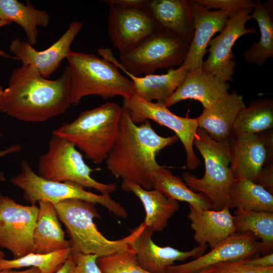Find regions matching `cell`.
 Here are the masks:
<instances>
[{
	"label": "cell",
	"instance_id": "1",
	"mask_svg": "<svg viewBox=\"0 0 273 273\" xmlns=\"http://www.w3.org/2000/svg\"><path fill=\"white\" fill-rule=\"evenodd\" d=\"M69 66L58 78L49 80L34 67L14 69L0 98V111L26 122H42L65 113L71 106Z\"/></svg>",
	"mask_w": 273,
	"mask_h": 273
},
{
	"label": "cell",
	"instance_id": "2",
	"mask_svg": "<svg viewBox=\"0 0 273 273\" xmlns=\"http://www.w3.org/2000/svg\"><path fill=\"white\" fill-rule=\"evenodd\" d=\"M178 140L175 134H158L149 120L139 125L134 124L122 107L118 135L105 161L107 169L116 178L151 190L155 173L161 167L156 159L157 155Z\"/></svg>",
	"mask_w": 273,
	"mask_h": 273
},
{
	"label": "cell",
	"instance_id": "3",
	"mask_svg": "<svg viewBox=\"0 0 273 273\" xmlns=\"http://www.w3.org/2000/svg\"><path fill=\"white\" fill-rule=\"evenodd\" d=\"M122 107L114 102L83 111L52 134L65 138L96 164L105 161L117 139Z\"/></svg>",
	"mask_w": 273,
	"mask_h": 273
},
{
	"label": "cell",
	"instance_id": "4",
	"mask_svg": "<svg viewBox=\"0 0 273 273\" xmlns=\"http://www.w3.org/2000/svg\"><path fill=\"white\" fill-rule=\"evenodd\" d=\"M66 59L71 75V105H78L83 97L90 95L106 100L116 96L128 98L134 95L131 80L121 74L118 67L108 60L92 54L72 51Z\"/></svg>",
	"mask_w": 273,
	"mask_h": 273
},
{
	"label": "cell",
	"instance_id": "5",
	"mask_svg": "<svg viewBox=\"0 0 273 273\" xmlns=\"http://www.w3.org/2000/svg\"><path fill=\"white\" fill-rule=\"evenodd\" d=\"M53 204L59 220L64 224L70 237L71 252L99 257L131 248L129 242L134 236L133 230L127 236L112 241L98 230L94 219L101 217L95 203L67 199Z\"/></svg>",
	"mask_w": 273,
	"mask_h": 273
},
{
	"label": "cell",
	"instance_id": "6",
	"mask_svg": "<svg viewBox=\"0 0 273 273\" xmlns=\"http://www.w3.org/2000/svg\"><path fill=\"white\" fill-rule=\"evenodd\" d=\"M193 145L204 159L205 174L198 178L184 172L181 174L183 181L194 192L204 194L210 201L213 210H220L224 207L230 208L229 192L235 179L230 167V140L216 141L198 127Z\"/></svg>",
	"mask_w": 273,
	"mask_h": 273
},
{
	"label": "cell",
	"instance_id": "7",
	"mask_svg": "<svg viewBox=\"0 0 273 273\" xmlns=\"http://www.w3.org/2000/svg\"><path fill=\"white\" fill-rule=\"evenodd\" d=\"M10 181L23 191V198L30 205H35L40 201L54 204L67 199H78L101 204L122 218L127 216L124 208L113 200L110 194H96L71 181L56 182L45 179L35 173L25 160L21 161V172L11 178Z\"/></svg>",
	"mask_w": 273,
	"mask_h": 273
},
{
	"label": "cell",
	"instance_id": "8",
	"mask_svg": "<svg viewBox=\"0 0 273 273\" xmlns=\"http://www.w3.org/2000/svg\"><path fill=\"white\" fill-rule=\"evenodd\" d=\"M94 170L85 163L82 155L72 142L53 134L47 152L39 156L38 162V175L45 179L71 181L102 194L115 191L116 184H104L94 179L90 175Z\"/></svg>",
	"mask_w": 273,
	"mask_h": 273
},
{
	"label": "cell",
	"instance_id": "9",
	"mask_svg": "<svg viewBox=\"0 0 273 273\" xmlns=\"http://www.w3.org/2000/svg\"><path fill=\"white\" fill-rule=\"evenodd\" d=\"M189 46L177 35L161 28L120 55V64L135 76L152 74L159 69L168 71L183 63Z\"/></svg>",
	"mask_w": 273,
	"mask_h": 273
},
{
	"label": "cell",
	"instance_id": "10",
	"mask_svg": "<svg viewBox=\"0 0 273 273\" xmlns=\"http://www.w3.org/2000/svg\"><path fill=\"white\" fill-rule=\"evenodd\" d=\"M122 107L136 125L151 120L173 130L185 148L187 169L193 170L200 165V161L193 147L198 128L196 118L179 116L171 112L163 103L147 101L135 95L123 98Z\"/></svg>",
	"mask_w": 273,
	"mask_h": 273
},
{
	"label": "cell",
	"instance_id": "11",
	"mask_svg": "<svg viewBox=\"0 0 273 273\" xmlns=\"http://www.w3.org/2000/svg\"><path fill=\"white\" fill-rule=\"evenodd\" d=\"M38 211L35 205L18 204L0 192V247L10 251L14 259L32 252Z\"/></svg>",
	"mask_w": 273,
	"mask_h": 273
},
{
	"label": "cell",
	"instance_id": "12",
	"mask_svg": "<svg viewBox=\"0 0 273 273\" xmlns=\"http://www.w3.org/2000/svg\"><path fill=\"white\" fill-rule=\"evenodd\" d=\"M252 10V8H243L236 11L229 18L219 34L211 39L208 45L209 56L203 62V70L226 82L233 80L236 67L232 49L234 45L240 37L257 33L254 28L246 27Z\"/></svg>",
	"mask_w": 273,
	"mask_h": 273
},
{
	"label": "cell",
	"instance_id": "13",
	"mask_svg": "<svg viewBox=\"0 0 273 273\" xmlns=\"http://www.w3.org/2000/svg\"><path fill=\"white\" fill-rule=\"evenodd\" d=\"M230 167L235 179L255 183L263 168L273 164V132L242 133L230 139Z\"/></svg>",
	"mask_w": 273,
	"mask_h": 273
},
{
	"label": "cell",
	"instance_id": "14",
	"mask_svg": "<svg viewBox=\"0 0 273 273\" xmlns=\"http://www.w3.org/2000/svg\"><path fill=\"white\" fill-rule=\"evenodd\" d=\"M108 32L120 55H123L161 28L144 8L109 6Z\"/></svg>",
	"mask_w": 273,
	"mask_h": 273
},
{
	"label": "cell",
	"instance_id": "15",
	"mask_svg": "<svg viewBox=\"0 0 273 273\" xmlns=\"http://www.w3.org/2000/svg\"><path fill=\"white\" fill-rule=\"evenodd\" d=\"M257 240L249 233H236L206 254L189 262L171 265L166 273H195L219 263L264 255V247Z\"/></svg>",
	"mask_w": 273,
	"mask_h": 273
},
{
	"label": "cell",
	"instance_id": "16",
	"mask_svg": "<svg viewBox=\"0 0 273 273\" xmlns=\"http://www.w3.org/2000/svg\"><path fill=\"white\" fill-rule=\"evenodd\" d=\"M129 242L139 265L151 273H166L176 261L196 258L204 254L207 245H199L190 251H183L170 246L161 247L152 239L153 232L144 222L133 230Z\"/></svg>",
	"mask_w": 273,
	"mask_h": 273
},
{
	"label": "cell",
	"instance_id": "17",
	"mask_svg": "<svg viewBox=\"0 0 273 273\" xmlns=\"http://www.w3.org/2000/svg\"><path fill=\"white\" fill-rule=\"evenodd\" d=\"M83 25L79 21L70 23L65 32L45 50L37 51L27 41L15 38L10 44V51L22 64L34 67L42 77L47 79L60 67L61 61L66 58L71 51V44Z\"/></svg>",
	"mask_w": 273,
	"mask_h": 273
},
{
	"label": "cell",
	"instance_id": "18",
	"mask_svg": "<svg viewBox=\"0 0 273 273\" xmlns=\"http://www.w3.org/2000/svg\"><path fill=\"white\" fill-rule=\"evenodd\" d=\"M191 7L194 34L181 64L188 71L201 68L208 43L215 33L221 32L229 18L236 12L210 11L193 0Z\"/></svg>",
	"mask_w": 273,
	"mask_h": 273
},
{
	"label": "cell",
	"instance_id": "19",
	"mask_svg": "<svg viewBox=\"0 0 273 273\" xmlns=\"http://www.w3.org/2000/svg\"><path fill=\"white\" fill-rule=\"evenodd\" d=\"M98 53L102 58L114 64L131 78L134 95L149 102L156 100L164 104L182 83L188 71L181 65L177 69L168 70L165 74L135 76L123 68L110 49L100 48Z\"/></svg>",
	"mask_w": 273,
	"mask_h": 273
},
{
	"label": "cell",
	"instance_id": "20",
	"mask_svg": "<svg viewBox=\"0 0 273 273\" xmlns=\"http://www.w3.org/2000/svg\"><path fill=\"white\" fill-rule=\"evenodd\" d=\"M230 88L228 82L198 68L188 71L182 83L164 104L169 108L181 101L192 99L199 101L206 108L228 93Z\"/></svg>",
	"mask_w": 273,
	"mask_h": 273
},
{
	"label": "cell",
	"instance_id": "21",
	"mask_svg": "<svg viewBox=\"0 0 273 273\" xmlns=\"http://www.w3.org/2000/svg\"><path fill=\"white\" fill-rule=\"evenodd\" d=\"M245 107L242 95L235 90L228 92L210 106L204 108L201 114L196 118L198 127L216 141L229 140L237 116Z\"/></svg>",
	"mask_w": 273,
	"mask_h": 273
},
{
	"label": "cell",
	"instance_id": "22",
	"mask_svg": "<svg viewBox=\"0 0 273 273\" xmlns=\"http://www.w3.org/2000/svg\"><path fill=\"white\" fill-rule=\"evenodd\" d=\"M189 209L188 217L194 232V239L199 245L208 244L212 249L236 233L234 215L228 207L214 210L189 206Z\"/></svg>",
	"mask_w": 273,
	"mask_h": 273
},
{
	"label": "cell",
	"instance_id": "23",
	"mask_svg": "<svg viewBox=\"0 0 273 273\" xmlns=\"http://www.w3.org/2000/svg\"><path fill=\"white\" fill-rule=\"evenodd\" d=\"M146 8L161 28L190 44L194 34L191 1L148 0Z\"/></svg>",
	"mask_w": 273,
	"mask_h": 273
},
{
	"label": "cell",
	"instance_id": "24",
	"mask_svg": "<svg viewBox=\"0 0 273 273\" xmlns=\"http://www.w3.org/2000/svg\"><path fill=\"white\" fill-rule=\"evenodd\" d=\"M121 189L132 192L142 202L146 212L144 224L153 232H160L167 225L168 220L178 210V201L166 197L159 191L146 190L139 185L122 180Z\"/></svg>",
	"mask_w": 273,
	"mask_h": 273
},
{
	"label": "cell",
	"instance_id": "25",
	"mask_svg": "<svg viewBox=\"0 0 273 273\" xmlns=\"http://www.w3.org/2000/svg\"><path fill=\"white\" fill-rule=\"evenodd\" d=\"M38 203L32 252L44 254L70 248V241L65 238L53 203L46 201Z\"/></svg>",
	"mask_w": 273,
	"mask_h": 273
},
{
	"label": "cell",
	"instance_id": "26",
	"mask_svg": "<svg viewBox=\"0 0 273 273\" xmlns=\"http://www.w3.org/2000/svg\"><path fill=\"white\" fill-rule=\"evenodd\" d=\"M272 1L262 4L257 1L256 6L250 14L255 20L260 32V40L253 43L243 54L247 64L261 67L269 58L273 57V7Z\"/></svg>",
	"mask_w": 273,
	"mask_h": 273
},
{
	"label": "cell",
	"instance_id": "27",
	"mask_svg": "<svg viewBox=\"0 0 273 273\" xmlns=\"http://www.w3.org/2000/svg\"><path fill=\"white\" fill-rule=\"evenodd\" d=\"M0 19L20 25L32 46L37 42V27L46 28L50 21L47 11L36 9L29 1L25 5L17 0H0Z\"/></svg>",
	"mask_w": 273,
	"mask_h": 273
},
{
	"label": "cell",
	"instance_id": "28",
	"mask_svg": "<svg viewBox=\"0 0 273 273\" xmlns=\"http://www.w3.org/2000/svg\"><path fill=\"white\" fill-rule=\"evenodd\" d=\"M153 189L159 191L169 199L187 202L194 208L213 209L210 201L204 194L192 191L181 178L164 166L156 170Z\"/></svg>",
	"mask_w": 273,
	"mask_h": 273
},
{
	"label": "cell",
	"instance_id": "29",
	"mask_svg": "<svg viewBox=\"0 0 273 273\" xmlns=\"http://www.w3.org/2000/svg\"><path fill=\"white\" fill-rule=\"evenodd\" d=\"M230 208L273 212V195L247 179H234L229 192Z\"/></svg>",
	"mask_w": 273,
	"mask_h": 273
},
{
	"label": "cell",
	"instance_id": "30",
	"mask_svg": "<svg viewBox=\"0 0 273 273\" xmlns=\"http://www.w3.org/2000/svg\"><path fill=\"white\" fill-rule=\"evenodd\" d=\"M273 127V100L261 98L252 101L239 113L234 124L232 135L260 133Z\"/></svg>",
	"mask_w": 273,
	"mask_h": 273
},
{
	"label": "cell",
	"instance_id": "31",
	"mask_svg": "<svg viewBox=\"0 0 273 273\" xmlns=\"http://www.w3.org/2000/svg\"><path fill=\"white\" fill-rule=\"evenodd\" d=\"M234 221L236 233H249L260 239L265 255L272 252L273 212L236 209Z\"/></svg>",
	"mask_w": 273,
	"mask_h": 273
},
{
	"label": "cell",
	"instance_id": "32",
	"mask_svg": "<svg viewBox=\"0 0 273 273\" xmlns=\"http://www.w3.org/2000/svg\"><path fill=\"white\" fill-rule=\"evenodd\" d=\"M71 252V248H67L44 254L30 252L10 260L0 258V270L33 267L38 268L40 273H54L67 260Z\"/></svg>",
	"mask_w": 273,
	"mask_h": 273
},
{
	"label": "cell",
	"instance_id": "33",
	"mask_svg": "<svg viewBox=\"0 0 273 273\" xmlns=\"http://www.w3.org/2000/svg\"><path fill=\"white\" fill-rule=\"evenodd\" d=\"M97 263L103 273H151L139 265L131 248L109 255L99 256Z\"/></svg>",
	"mask_w": 273,
	"mask_h": 273
},
{
	"label": "cell",
	"instance_id": "34",
	"mask_svg": "<svg viewBox=\"0 0 273 273\" xmlns=\"http://www.w3.org/2000/svg\"><path fill=\"white\" fill-rule=\"evenodd\" d=\"M245 260L219 263L212 266L211 273H273V266L256 267L246 264Z\"/></svg>",
	"mask_w": 273,
	"mask_h": 273
},
{
	"label": "cell",
	"instance_id": "35",
	"mask_svg": "<svg viewBox=\"0 0 273 273\" xmlns=\"http://www.w3.org/2000/svg\"><path fill=\"white\" fill-rule=\"evenodd\" d=\"M207 9H216L224 11L236 12L243 8L253 9L257 1L251 0H193Z\"/></svg>",
	"mask_w": 273,
	"mask_h": 273
},
{
	"label": "cell",
	"instance_id": "36",
	"mask_svg": "<svg viewBox=\"0 0 273 273\" xmlns=\"http://www.w3.org/2000/svg\"><path fill=\"white\" fill-rule=\"evenodd\" d=\"M71 253L75 263V273H103L97 263V255Z\"/></svg>",
	"mask_w": 273,
	"mask_h": 273
},
{
	"label": "cell",
	"instance_id": "37",
	"mask_svg": "<svg viewBox=\"0 0 273 273\" xmlns=\"http://www.w3.org/2000/svg\"><path fill=\"white\" fill-rule=\"evenodd\" d=\"M255 183L273 194V164L263 168Z\"/></svg>",
	"mask_w": 273,
	"mask_h": 273
},
{
	"label": "cell",
	"instance_id": "38",
	"mask_svg": "<svg viewBox=\"0 0 273 273\" xmlns=\"http://www.w3.org/2000/svg\"><path fill=\"white\" fill-rule=\"evenodd\" d=\"M246 264L256 267H268L273 266L272 252L263 256H256L245 260Z\"/></svg>",
	"mask_w": 273,
	"mask_h": 273
},
{
	"label": "cell",
	"instance_id": "39",
	"mask_svg": "<svg viewBox=\"0 0 273 273\" xmlns=\"http://www.w3.org/2000/svg\"><path fill=\"white\" fill-rule=\"evenodd\" d=\"M107 5H116L127 8L146 7L148 0H105L102 1Z\"/></svg>",
	"mask_w": 273,
	"mask_h": 273
},
{
	"label": "cell",
	"instance_id": "40",
	"mask_svg": "<svg viewBox=\"0 0 273 273\" xmlns=\"http://www.w3.org/2000/svg\"><path fill=\"white\" fill-rule=\"evenodd\" d=\"M75 263L71 253L63 265L54 273H75Z\"/></svg>",
	"mask_w": 273,
	"mask_h": 273
},
{
	"label": "cell",
	"instance_id": "41",
	"mask_svg": "<svg viewBox=\"0 0 273 273\" xmlns=\"http://www.w3.org/2000/svg\"><path fill=\"white\" fill-rule=\"evenodd\" d=\"M21 149V146L19 144L12 145L5 150L0 151V158L11 153L19 152ZM5 180L4 173L0 170V181Z\"/></svg>",
	"mask_w": 273,
	"mask_h": 273
},
{
	"label": "cell",
	"instance_id": "42",
	"mask_svg": "<svg viewBox=\"0 0 273 273\" xmlns=\"http://www.w3.org/2000/svg\"><path fill=\"white\" fill-rule=\"evenodd\" d=\"M0 273H40L38 268L36 267H30L24 270L17 271L13 269H4L0 270Z\"/></svg>",
	"mask_w": 273,
	"mask_h": 273
},
{
	"label": "cell",
	"instance_id": "43",
	"mask_svg": "<svg viewBox=\"0 0 273 273\" xmlns=\"http://www.w3.org/2000/svg\"><path fill=\"white\" fill-rule=\"evenodd\" d=\"M11 23L12 22L9 21L0 19V27L9 25L11 24ZM0 56L4 57L5 58H13L14 59H16L15 57L10 56L1 50H0Z\"/></svg>",
	"mask_w": 273,
	"mask_h": 273
},
{
	"label": "cell",
	"instance_id": "44",
	"mask_svg": "<svg viewBox=\"0 0 273 273\" xmlns=\"http://www.w3.org/2000/svg\"><path fill=\"white\" fill-rule=\"evenodd\" d=\"M212 267H208L203 270H200L199 271L195 272V273H211L212 271Z\"/></svg>",
	"mask_w": 273,
	"mask_h": 273
},
{
	"label": "cell",
	"instance_id": "45",
	"mask_svg": "<svg viewBox=\"0 0 273 273\" xmlns=\"http://www.w3.org/2000/svg\"><path fill=\"white\" fill-rule=\"evenodd\" d=\"M5 257V253L0 250V258H4Z\"/></svg>",
	"mask_w": 273,
	"mask_h": 273
},
{
	"label": "cell",
	"instance_id": "46",
	"mask_svg": "<svg viewBox=\"0 0 273 273\" xmlns=\"http://www.w3.org/2000/svg\"><path fill=\"white\" fill-rule=\"evenodd\" d=\"M4 89H3V87L0 85V98L3 94Z\"/></svg>",
	"mask_w": 273,
	"mask_h": 273
},
{
	"label": "cell",
	"instance_id": "47",
	"mask_svg": "<svg viewBox=\"0 0 273 273\" xmlns=\"http://www.w3.org/2000/svg\"><path fill=\"white\" fill-rule=\"evenodd\" d=\"M1 135H2V134H1V133L0 132V136H1Z\"/></svg>",
	"mask_w": 273,
	"mask_h": 273
}]
</instances>
